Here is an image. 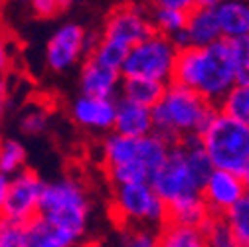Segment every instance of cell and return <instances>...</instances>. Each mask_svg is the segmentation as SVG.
Returning a JSON list of instances; mask_svg holds the SVG:
<instances>
[{
	"label": "cell",
	"instance_id": "cell-1",
	"mask_svg": "<svg viewBox=\"0 0 249 247\" xmlns=\"http://www.w3.org/2000/svg\"><path fill=\"white\" fill-rule=\"evenodd\" d=\"M172 81L194 91L208 103L217 105L235 85L228 40L206 48H180Z\"/></svg>",
	"mask_w": 249,
	"mask_h": 247
},
{
	"label": "cell",
	"instance_id": "cell-2",
	"mask_svg": "<svg viewBox=\"0 0 249 247\" xmlns=\"http://www.w3.org/2000/svg\"><path fill=\"white\" fill-rule=\"evenodd\" d=\"M170 144L159 135L141 139L107 133L101 142V157L109 182L115 186L150 182L152 174L164 162Z\"/></svg>",
	"mask_w": 249,
	"mask_h": 247
},
{
	"label": "cell",
	"instance_id": "cell-3",
	"mask_svg": "<svg viewBox=\"0 0 249 247\" xmlns=\"http://www.w3.org/2000/svg\"><path fill=\"white\" fill-rule=\"evenodd\" d=\"M215 113V105L174 81L164 87L160 101L152 107V129L170 146L200 137Z\"/></svg>",
	"mask_w": 249,
	"mask_h": 247
},
{
	"label": "cell",
	"instance_id": "cell-4",
	"mask_svg": "<svg viewBox=\"0 0 249 247\" xmlns=\"http://www.w3.org/2000/svg\"><path fill=\"white\" fill-rule=\"evenodd\" d=\"M91 215L89 192L77 178L64 176L44 184L38 204V218L77 241L87 231Z\"/></svg>",
	"mask_w": 249,
	"mask_h": 247
},
{
	"label": "cell",
	"instance_id": "cell-5",
	"mask_svg": "<svg viewBox=\"0 0 249 247\" xmlns=\"http://www.w3.org/2000/svg\"><path fill=\"white\" fill-rule=\"evenodd\" d=\"M198 139L217 170L241 174L249 162V125H241L215 111Z\"/></svg>",
	"mask_w": 249,
	"mask_h": 247
},
{
	"label": "cell",
	"instance_id": "cell-6",
	"mask_svg": "<svg viewBox=\"0 0 249 247\" xmlns=\"http://www.w3.org/2000/svg\"><path fill=\"white\" fill-rule=\"evenodd\" d=\"M113 218L129 229L157 231L168 222L166 206L148 182L115 186L111 198Z\"/></svg>",
	"mask_w": 249,
	"mask_h": 247
},
{
	"label": "cell",
	"instance_id": "cell-7",
	"mask_svg": "<svg viewBox=\"0 0 249 247\" xmlns=\"http://www.w3.org/2000/svg\"><path fill=\"white\" fill-rule=\"evenodd\" d=\"M178 46L162 36L152 32L133 48H129L121 66L123 79H150L168 85L174 75L178 57Z\"/></svg>",
	"mask_w": 249,
	"mask_h": 247
},
{
	"label": "cell",
	"instance_id": "cell-8",
	"mask_svg": "<svg viewBox=\"0 0 249 247\" xmlns=\"http://www.w3.org/2000/svg\"><path fill=\"white\" fill-rule=\"evenodd\" d=\"M148 184L152 186V190L159 194V198L164 202L166 208L172 204H178L182 200L200 196V192H202V184L192 174L182 144L170 146L164 162L152 174Z\"/></svg>",
	"mask_w": 249,
	"mask_h": 247
},
{
	"label": "cell",
	"instance_id": "cell-9",
	"mask_svg": "<svg viewBox=\"0 0 249 247\" xmlns=\"http://www.w3.org/2000/svg\"><path fill=\"white\" fill-rule=\"evenodd\" d=\"M97 36H89L75 22L57 26L46 44V66L53 73H66L91 53Z\"/></svg>",
	"mask_w": 249,
	"mask_h": 247
},
{
	"label": "cell",
	"instance_id": "cell-10",
	"mask_svg": "<svg viewBox=\"0 0 249 247\" xmlns=\"http://www.w3.org/2000/svg\"><path fill=\"white\" fill-rule=\"evenodd\" d=\"M44 184V178L32 168H24L18 174L10 176V188L2 208H0V218L24 226L30 220H34L38 215Z\"/></svg>",
	"mask_w": 249,
	"mask_h": 247
},
{
	"label": "cell",
	"instance_id": "cell-11",
	"mask_svg": "<svg viewBox=\"0 0 249 247\" xmlns=\"http://www.w3.org/2000/svg\"><path fill=\"white\" fill-rule=\"evenodd\" d=\"M152 32L154 30L150 22V12L146 10V6L137 2H127V4H119L109 12L99 38L111 40L129 50Z\"/></svg>",
	"mask_w": 249,
	"mask_h": 247
},
{
	"label": "cell",
	"instance_id": "cell-12",
	"mask_svg": "<svg viewBox=\"0 0 249 247\" xmlns=\"http://www.w3.org/2000/svg\"><path fill=\"white\" fill-rule=\"evenodd\" d=\"M200 196L212 215H226L247 196V186L241 174L213 168L202 186Z\"/></svg>",
	"mask_w": 249,
	"mask_h": 247
},
{
	"label": "cell",
	"instance_id": "cell-13",
	"mask_svg": "<svg viewBox=\"0 0 249 247\" xmlns=\"http://www.w3.org/2000/svg\"><path fill=\"white\" fill-rule=\"evenodd\" d=\"M117 99L79 95L70 105V117L77 127L91 133H111Z\"/></svg>",
	"mask_w": 249,
	"mask_h": 247
},
{
	"label": "cell",
	"instance_id": "cell-14",
	"mask_svg": "<svg viewBox=\"0 0 249 247\" xmlns=\"http://www.w3.org/2000/svg\"><path fill=\"white\" fill-rule=\"evenodd\" d=\"M121 81H123L121 71L101 66L99 61H95L93 57L87 55L81 61V70H79L81 95L117 99V93L121 91Z\"/></svg>",
	"mask_w": 249,
	"mask_h": 247
},
{
	"label": "cell",
	"instance_id": "cell-15",
	"mask_svg": "<svg viewBox=\"0 0 249 247\" xmlns=\"http://www.w3.org/2000/svg\"><path fill=\"white\" fill-rule=\"evenodd\" d=\"M222 40L220 26H217L213 8L196 6L186 14V26L182 36L174 42L178 48H206Z\"/></svg>",
	"mask_w": 249,
	"mask_h": 247
},
{
	"label": "cell",
	"instance_id": "cell-16",
	"mask_svg": "<svg viewBox=\"0 0 249 247\" xmlns=\"http://www.w3.org/2000/svg\"><path fill=\"white\" fill-rule=\"evenodd\" d=\"M113 133L123 137L141 139L146 135H152V109L142 107L135 101H129L124 97H117L115 107V123Z\"/></svg>",
	"mask_w": 249,
	"mask_h": 247
},
{
	"label": "cell",
	"instance_id": "cell-17",
	"mask_svg": "<svg viewBox=\"0 0 249 247\" xmlns=\"http://www.w3.org/2000/svg\"><path fill=\"white\" fill-rule=\"evenodd\" d=\"M222 40L249 36V0H224L213 8Z\"/></svg>",
	"mask_w": 249,
	"mask_h": 247
},
{
	"label": "cell",
	"instance_id": "cell-18",
	"mask_svg": "<svg viewBox=\"0 0 249 247\" xmlns=\"http://www.w3.org/2000/svg\"><path fill=\"white\" fill-rule=\"evenodd\" d=\"M157 247H208L202 228L166 222L157 229Z\"/></svg>",
	"mask_w": 249,
	"mask_h": 247
},
{
	"label": "cell",
	"instance_id": "cell-19",
	"mask_svg": "<svg viewBox=\"0 0 249 247\" xmlns=\"http://www.w3.org/2000/svg\"><path fill=\"white\" fill-rule=\"evenodd\" d=\"M26 237L28 247H75L79 243L75 237L52 228L38 215L26 224Z\"/></svg>",
	"mask_w": 249,
	"mask_h": 247
},
{
	"label": "cell",
	"instance_id": "cell-20",
	"mask_svg": "<svg viewBox=\"0 0 249 247\" xmlns=\"http://www.w3.org/2000/svg\"><path fill=\"white\" fill-rule=\"evenodd\" d=\"M166 215H168V222L180 224V226H190V228H204V224L212 218V213L208 212L202 196H194V198L168 206Z\"/></svg>",
	"mask_w": 249,
	"mask_h": 247
},
{
	"label": "cell",
	"instance_id": "cell-21",
	"mask_svg": "<svg viewBox=\"0 0 249 247\" xmlns=\"http://www.w3.org/2000/svg\"><path fill=\"white\" fill-rule=\"evenodd\" d=\"M164 87L166 85H162L159 81H150V79H123L121 97L152 109L160 101V97L164 93Z\"/></svg>",
	"mask_w": 249,
	"mask_h": 247
},
{
	"label": "cell",
	"instance_id": "cell-22",
	"mask_svg": "<svg viewBox=\"0 0 249 247\" xmlns=\"http://www.w3.org/2000/svg\"><path fill=\"white\" fill-rule=\"evenodd\" d=\"M215 111L241 123V125H249V85L235 83L228 93L217 101Z\"/></svg>",
	"mask_w": 249,
	"mask_h": 247
},
{
	"label": "cell",
	"instance_id": "cell-23",
	"mask_svg": "<svg viewBox=\"0 0 249 247\" xmlns=\"http://www.w3.org/2000/svg\"><path fill=\"white\" fill-rule=\"evenodd\" d=\"M150 22H152V30L157 34H162V36L170 38L172 42H176L184 32L186 12L168 10V8H154L150 12Z\"/></svg>",
	"mask_w": 249,
	"mask_h": 247
},
{
	"label": "cell",
	"instance_id": "cell-24",
	"mask_svg": "<svg viewBox=\"0 0 249 247\" xmlns=\"http://www.w3.org/2000/svg\"><path fill=\"white\" fill-rule=\"evenodd\" d=\"M28 150L24 142L18 139H4L0 141V174L14 176L26 168Z\"/></svg>",
	"mask_w": 249,
	"mask_h": 247
},
{
	"label": "cell",
	"instance_id": "cell-25",
	"mask_svg": "<svg viewBox=\"0 0 249 247\" xmlns=\"http://www.w3.org/2000/svg\"><path fill=\"white\" fill-rule=\"evenodd\" d=\"M224 220L230 226L237 247H249V200L247 196L224 215Z\"/></svg>",
	"mask_w": 249,
	"mask_h": 247
},
{
	"label": "cell",
	"instance_id": "cell-26",
	"mask_svg": "<svg viewBox=\"0 0 249 247\" xmlns=\"http://www.w3.org/2000/svg\"><path fill=\"white\" fill-rule=\"evenodd\" d=\"M233 77L237 85H249V36L228 40Z\"/></svg>",
	"mask_w": 249,
	"mask_h": 247
},
{
	"label": "cell",
	"instance_id": "cell-27",
	"mask_svg": "<svg viewBox=\"0 0 249 247\" xmlns=\"http://www.w3.org/2000/svg\"><path fill=\"white\" fill-rule=\"evenodd\" d=\"M50 127V113L46 107L32 105L22 111L18 119V129L26 137H40L48 131Z\"/></svg>",
	"mask_w": 249,
	"mask_h": 247
},
{
	"label": "cell",
	"instance_id": "cell-28",
	"mask_svg": "<svg viewBox=\"0 0 249 247\" xmlns=\"http://www.w3.org/2000/svg\"><path fill=\"white\" fill-rule=\"evenodd\" d=\"M127 48H123L111 40H103L97 36L95 40V46H93L89 57H93L95 61H99L101 66H107L111 70H117L121 71V66H123V61H124V55H127Z\"/></svg>",
	"mask_w": 249,
	"mask_h": 247
},
{
	"label": "cell",
	"instance_id": "cell-29",
	"mask_svg": "<svg viewBox=\"0 0 249 247\" xmlns=\"http://www.w3.org/2000/svg\"><path fill=\"white\" fill-rule=\"evenodd\" d=\"M202 231L206 235L208 247H237L233 233H231L230 226L226 224L224 215H212V218L204 224Z\"/></svg>",
	"mask_w": 249,
	"mask_h": 247
},
{
	"label": "cell",
	"instance_id": "cell-30",
	"mask_svg": "<svg viewBox=\"0 0 249 247\" xmlns=\"http://www.w3.org/2000/svg\"><path fill=\"white\" fill-rule=\"evenodd\" d=\"M71 4L73 0H28V6L32 10V14L42 20H52L61 16L70 10Z\"/></svg>",
	"mask_w": 249,
	"mask_h": 247
},
{
	"label": "cell",
	"instance_id": "cell-31",
	"mask_svg": "<svg viewBox=\"0 0 249 247\" xmlns=\"http://www.w3.org/2000/svg\"><path fill=\"white\" fill-rule=\"evenodd\" d=\"M0 247H28L26 226L0 218Z\"/></svg>",
	"mask_w": 249,
	"mask_h": 247
},
{
	"label": "cell",
	"instance_id": "cell-32",
	"mask_svg": "<svg viewBox=\"0 0 249 247\" xmlns=\"http://www.w3.org/2000/svg\"><path fill=\"white\" fill-rule=\"evenodd\" d=\"M117 247H157V231L152 229H129Z\"/></svg>",
	"mask_w": 249,
	"mask_h": 247
},
{
	"label": "cell",
	"instance_id": "cell-33",
	"mask_svg": "<svg viewBox=\"0 0 249 247\" xmlns=\"http://www.w3.org/2000/svg\"><path fill=\"white\" fill-rule=\"evenodd\" d=\"M152 8H168V10H180L188 14L192 8H196V0H148Z\"/></svg>",
	"mask_w": 249,
	"mask_h": 247
},
{
	"label": "cell",
	"instance_id": "cell-34",
	"mask_svg": "<svg viewBox=\"0 0 249 247\" xmlns=\"http://www.w3.org/2000/svg\"><path fill=\"white\" fill-rule=\"evenodd\" d=\"M10 61H12V46H10V40L6 36L0 34V73H2V75L10 68Z\"/></svg>",
	"mask_w": 249,
	"mask_h": 247
},
{
	"label": "cell",
	"instance_id": "cell-35",
	"mask_svg": "<svg viewBox=\"0 0 249 247\" xmlns=\"http://www.w3.org/2000/svg\"><path fill=\"white\" fill-rule=\"evenodd\" d=\"M8 107H10V87H8V79L0 73V121L4 119Z\"/></svg>",
	"mask_w": 249,
	"mask_h": 247
},
{
	"label": "cell",
	"instance_id": "cell-36",
	"mask_svg": "<svg viewBox=\"0 0 249 247\" xmlns=\"http://www.w3.org/2000/svg\"><path fill=\"white\" fill-rule=\"evenodd\" d=\"M8 188H10V176L0 174V208H2V204L8 196Z\"/></svg>",
	"mask_w": 249,
	"mask_h": 247
},
{
	"label": "cell",
	"instance_id": "cell-37",
	"mask_svg": "<svg viewBox=\"0 0 249 247\" xmlns=\"http://www.w3.org/2000/svg\"><path fill=\"white\" fill-rule=\"evenodd\" d=\"M220 2H224V0H196V6H202V8H215Z\"/></svg>",
	"mask_w": 249,
	"mask_h": 247
},
{
	"label": "cell",
	"instance_id": "cell-38",
	"mask_svg": "<svg viewBox=\"0 0 249 247\" xmlns=\"http://www.w3.org/2000/svg\"><path fill=\"white\" fill-rule=\"evenodd\" d=\"M241 178H243L245 186H247V190H249V162L245 164V168H243V172H241Z\"/></svg>",
	"mask_w": 249,
	"mask_h": 247
},
{
	"label": "cell",
	"instance_id": "cell-39",
	"mask_svg": "<svg viewBox=\"0 0 249 247\" xmlns=\"http://www.w3.org/2000/svg\"><path fill=\"white\" fill-rule=\"evenodd\" d=\"M18 2H26V4H28V0H18Z\"/></svg>",
	"mask_w": 249,
	"mask_h": 247
},
{
	"label": "cell",
	"instance_id": "cell-40",
	"mask_svg": "<svg viewBox=\"0 0 249 247\" xmlns=\"http://www.w3.org/2000/svg\"><path fill=\"white\" fill-rule=\"evenodd\" d=\"M247 200H249V190H247Z\"/></svg>",
	"mask_w": 249,
	"mask_h": 247
}]
</instances>
